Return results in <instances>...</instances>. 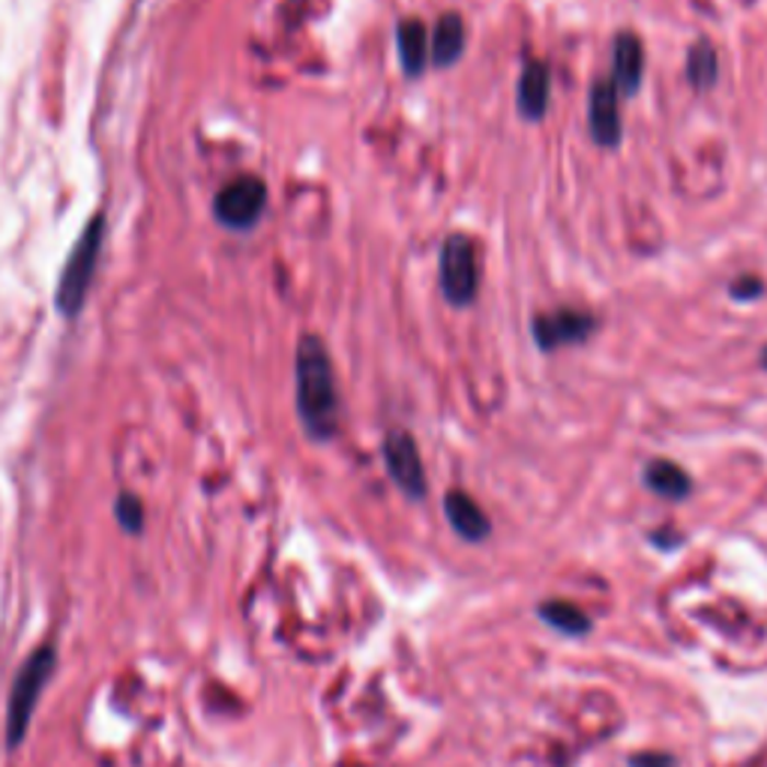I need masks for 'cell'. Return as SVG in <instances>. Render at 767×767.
Masks as SVG:
<instances>
[{
	"instance_id": "obj_15",
	"label": "cell",
	"mask_w": 767,
	"mask_h": 767,
	"mask_svg": "<svg viewBox=\"0 0 767 767\" xmlns=\"http://www.w3.org/2000/svg\"><path fill=\"white\" fill-rule=\"evenodd\" d=\"M717 79H720V57H717V48H713L708 39L692 43L687 55V81L696 91H711L713 84H717Z\"/></svg>"
},
{
	"instance_id": "obj_11",
	"label": "cell",
	"mask_w": 767,
	"mask_h": 767,
	"mask_svg": "<svg viewBox=\"0 0 767 767\" xmlns=\"http://www.w3.org/2000/svg\"><path fill=\"white\" fill-rule=\"evenodd\" d=\"M399 64L408 79H420L430 67V31L420 19H402L396 27Z\"/></svg>"
},
{
	"instance_id": "obj_7",
	"label": "cell",
	"mask_w": 767,
	"mask_h": 767,
	"mask_svg": "<svg viewBox=\"0 0 767 767\" xmlns=\"http://www.w3.org/2000/svg\"><path fill=\"white\" fill-rule=\"evenodd\" d=\"M534 342L540 345V351H554L561 345H579L585 342L594 330H597V318L591 316L587 309H554L546 316L534 318Z\"/></svg>"
},
{
	"instance_id": "obj_5",
	"label": "cell",
	"mask_w": 767,
	"mask_h": 767,
	"mask_svg": "<svg viewBox=\"0 0 767 767\" xmlns=\"http://www.w3.org/2000/svg\"><path fill=\"white\" fill-rule=\"evenodd\" d=\"M264 207H267L264 181L255 178V174H243V178L219 190L214 202V216L219 219V226H226L228 231H249V228L259 226Z\"/></svg>"
},
{
	"instance_id": "obj_8",
	"label": "cell",
	"mask_w": 767,
	"mask_h": 767,
	"mask_svg": "<svg viewBox=\"0 0 767 767\" xmlns=\"http://www.w3.org/2000/svg\"><path fill=\"white\" fill-rule=\"evenodd\" d=\"M587 129L594 145L618 147L623 138L621 93L611 79H599L587 96Z\"/></svg>"
},
{
	"instance_id": "obj_10",
	"label": "cell",
	"mask_w": 767,
	"mask_h": 767,
	"mask_svg": "<svg viewBox=\"0 0 767 767\" xmlns=\"http://www.w3.org/2000/svg\"><path fill=\"white\" fill-rule=\"evenodd\" d=\"M611 67H615V88L621 96H632V93L642 88L644 79V46L642 39L630 31H621L615 36V46H611Z\"/></svg>"
},
{
	"instance_id": "obj_3",
	"label": "cell",
	"mask_w": 767,
	"mask_h": 767,
	"mask_svg": "<svg viewBox=\"0 0 767 767\" xmlns=\"http://www.w3.org/2000/svg\"><path fill=\"white\" fill-rule=\"evenodd\" d=\"M102 238H105V216L96 214L88 222V228L81 231V238L76 240V247L69 252L64 273H60V285H57V309L60 316H79L81 306L88 300V291L93 285V273L100 264Z\"/></svg>"
},
{
	"instance_id": "obj_4",
	"label": "cell",
	"mask_w": 767,
	"mask_h": 767,
	"mask_svg": "<svg viewBox=\"0 0 767 767\" xmlns=\"http://www.w3.org/2000/svg\"><path fill=\"white\" fill-rule=\"evenodd\" d=\"M438 279L447 304L456 306V309H465V306H471L477 300V291H480V255H477V243L468 234H450L440 243Z\"/></svg>"
},
{
	"instance_id": "obj_14",
	"label": "cell",
	"mask_w": 767,
	"mask_h": 767,
	"mask_svg": "<svg viewBox=\"0 0 767 767\" xmlns=\"http://www.w3.org/2000/svg\"><path fill=\"white\" fill-rule=\"evenodd\" d=\"M644 485L654 492V495L666 497V501H684L692 489V480L689 474L672 459H654L644 468Z\"/></svg>"
},
{
	"instance_id": "obj_16",
	"label": "cell",
	"mask_w": 767,
	"mask_h": 767,
	"mask_svg": "<svg viewBox=\"0 0 767 767\" xmlns=\"http://www.w3.org/2000/svg\"><path fill=\"white\" fill-rule=\"evenodd\" d=\"M537 615H540L542 621L549 623L552 630L564 632V636H582V632L591 630V618H587L579 606L566 603V599H549V603H542L540 609H537Z\"/></svg>"
},
{
	"instance_id": "obj_13",
	"label": "cell",
	"mask_w": 767,
	"mask_h": 767,
	"mask_svg": "<svg viewBox=\"0 0 767 767\" xmlns=\"http://www.w3.org/2000/svg\"><path fill=\"white\" fill-rule=\"evenodd\" d=\"M465 51V22L459 12H444L430 36V64L453 67Z\"/></svg>"
},
{
	"instance_id": "obj_2",
	"label": "cell",
	"mask_w": 767,
	"mask_h": 767,
	"mask_svg": "<svg viewBox=\"0 0 767 767\" xmlns=\"http://www.w3.org/2000/svg\"><path fill=\"white\" fill-rule=\"evenodd\" d=\"M55 644H43V648H36L34 654L27 656L22 672L15 675V684L10 689V701H7V746L10 749H19L24 744L36 705H39V696H43V689H46V684L55 675Z\"/></svg>"
},
{
	"instance_id": "obj_6",
	"label": "cell",
	"mask_w": 767,
	"mask_h": 767,
	"mask_svg": "<svg viewBox=\"0 0 767 767\" xmlns=\"http://www.w3.org/2000/svg\"><path fill=\"white\" fill-rule=\"evenodd\" d=\"M384 462H387V474L393 480L408 497H426V468L420 459L417 440L405 430L387 432L384 438Z\"/></svg>"
},
{
	"instance_id": "obj_9",
	"label": "cell",
	"mask_w": 767,
	"mask_h": 767,
	"mask_svg": "<svg viewBox=\"0 0 767 767\" xmlns=\"http://www.w3.org/2000/svg\"><path fill=\"white\" fill-rule=\"evenodd\" d=\"M552 100V67L546 60L525 64L516 88V105L525 121H542Z\"/></svg>"
},
{
	"instance_id": "obj_20",
	"label": "cell",
	"mask_w": 767,
	"mask_h": 767,
	"mask_svg": "<svg viewBox=\"0 0 767 767\" xmlns=\"http://www.w3.org/2000/svg\"><path fill=\"white\" fill-rule=\"evenodd\" d=\"M762 366L767 369V345H765V351H762Z\"/></svg>"
},
{
	"instance_id": "obj_19",
	"label": "cell",
	"mask_w": 767,
	"mask_h": 767,
	"mask_svg": "<svg viewBox=\"0 0 767 767\" xmlns=\"http://www.w3.org/2000/svg\"><path fill=\"white\" fill-rule=\"evenodd\" d=\"M632 767H675V758L660 756V753H639L630 758Z\"/></svg>"
},
{
	"instance_id": "obj_18",
	"label": "cell",
	"mask_w": 767,
	"mask_h": 767,
	"mask_svg": "<svg viewBox=\"0 0 767 767\" xmlns=\"http://www.w3.org/2000/svg\"><path fill=\"white\" fill-rule=\"evenodd\" d=\"M765 291V285H762V279L758 276H741V279H734L732 285H729V294H732L734 300H756L758 294Z\"/></svg>"
},
{
	"instance_id": "obj_1",
	"label": "cell",
	"mask_w": 767,
	"mask_h": 767,
	"mask_svg": "<svg viewBox=\"0 0 767 767\" xmlns=\"http://www.w3.org/2000/svg\"><path fill=\"white\" fill-rule=\"evenodd\" d=\"M294 375H297V414L306 435L312 440H330L339 432L342 402H339L333 360L321 339L304 336L297 342Z\"/></svg>"
},
{
	"instance_id": "obj_17",
	"label": "cell",
	"mask_w": 767,
	"mask_h": 767,
	"mask_svg": "<svg viewBox=\"0 0 767 767\" xmlns=\"http://www.w3.org/2000/svg\"><path fill=\"white\" fill-rule=\"evenodd\" d=\"M114 516L126 534H141L145 528V507L136 495H121L114 501Z\"/></svg>"
},
{
	"instance_id": "obj_12",
	"label": "cell",
	"mask_w": 767,
	"mask_h": 767,
	"mask_svg": "<svg viewBox=\"0 0 767 767\" xmlns=\"http://www.w3.org/2000/svg\"><path fill=\"white\" fill-rule=\"evenodd\" d=\"M444 513H447V522L453 525V530L468 542L485 540L489 530H492L480 504L471 495H465V492H450V495L444 497Z\"/></svg>"
}]
</instances>
